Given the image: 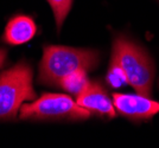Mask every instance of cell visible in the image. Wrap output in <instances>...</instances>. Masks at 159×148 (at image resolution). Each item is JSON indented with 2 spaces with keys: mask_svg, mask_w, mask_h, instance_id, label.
Masks as SVG:
<instances>
[{
  "mask_svg": "<svg viewBox=\"0 0 159 148\" xmlns=\"http://www.w3.org/2000/svg\"><path fill=\"white\" fill-rule=\"evenodd\" d=\"M112 61L119 64L128 84L138 94L150 97L154 80V64L145 49L125 36H118L113 43Z\"/></svg>",
  "mask_w": 159,
  "mask_h": 148,
  "instance_id": "obj_2",
  "label": "cell"
},
{
  "mask_svg": "<svg viewBox=\"0 0 159 148\" xmlns=\"http://www.w3.org/2000/svg\"><path fill=\"white\" fill-rule=\"evenodd\" d=\"M90 111L79 106L70 96L63 94H44L20 108V119L24 120H86L90 117Z\"/></svg>",
  "mask_w": 159,
  "mask_h": 148,
  "instance_id": "obj_4",
  "label": "cell"
},
{
  "mask_svg": "<svg viewBox=\"0 0 159 148\" xmlns=\"http://www.w3.org/2000/svg\"><path fill=\"white\" fill-rule=\"evenodd\" d=\"M36 24L27 15H16L5 28V41L11 45H21L30 41L36 34Z\"/></svg>",
  "mask_w": 159,
  "mask_h": 148,
  "instance_id": "obj_7",
  "label": "cell"
},
{
  "mask_svg": "<svg viewBox=\"0 0 159 148\" xmlns=\"http://www.w3.org/2000/svg\"><path fill=\"white\" fill-rule=\"evenodd\" d=\"M113 104L118 114L131 120H146L159 113V102L151 100L148 96L119 94L113 95Z\"/></svg>",
  "mask_w": 159,
  "mask_h": 148,
  "instance_id": "obj_5",
  "label": "cell"
},
{
  "mask_svg": "<svg viewBox=\"0 0 159 148\" xmlns=\"http://www.w3.org/2000/svg\"><path fill=\"white\" fill-rule=\"evenodd\" d=\"M107 83L109 84V87L114 88V89H118V88L124 87L125 84H127V78L122 69L120 67V65L118 63H115L114 61L111 62V67L109 70L107 72Z\"/></svg>",
  "mask_w": 159,
  "mask_h": 148,
  "instance_id": "obj_10",
  "label": "cell"
},
{
  "mask_svg": "<svg viewBox=\"0 0 159 148\" xmlns=\"http://www.w3.org/2000/svg\"><path fill=\"white\" fill-rule=\"evenodd\" d=\"M5 59H6V51L2 50V49H0V67H2Z\"/></svg>",
  "mask_w": 159,
  "mask_h": 148,
  "instance_id": "obj_11",
  "label": "cell"
},
{
  "mask_svg": "<svg viewBox=\"0 0 159 148\" xmlns=\"http://www.w3.org/2000/svg\"><path fill=\"white\" fill-rule=\"evenodd\" d=\"M100 61L95 50L48 45L39 64L38 80L43 84L57 85L62 77L76 70L90 71Z\"/></svg>",
  "mask_w": 159,
  "mask_h": 148,
  "instance_id": "obj_1",
  "label": "cell"
},
{
  "mask_svg": "<svg viewBox=\"0 0 159 148\" xmlns=\"http://www.w3.org/2000/svg\"><path fill=\"white\" fill-rule=\"evenodd\" d=\"M88 83H89V80H88L86 70H76L62 77L57 85L71 95L77 96L87 87Z\"/></svg>",
  "mask_w": 159,
  "mask_h": 148,
  "instance_id": "obj_8",
  "label": "cell"
},
{
  "mask_svg": "<svg viewBox=\"0 0 159 148\" xmlns=\"http://www.w3.org/2000/svg\"><path fill=\"white\" fill-rule=\"evenodd\" d=\"M76 103L93 114L114 117L116 111L106 90L96 82H89L87 87L76 96Z\"/></svg>",
  "mask_w": 159,
  "mask_h": 148,
  "instance_id": "obj_6",
  "label": "cell"
},
{
  "mask_svg": "<svg viewBox=\"0 0 159 148\" xmlns=\"http://www.w3.org/2000/svg\"><path fill=\"white\" fill-rule=\"evenodd\" d=\"M32 69L25 62L0 75V119L14 117L25 101L36 100Z\"/></svg>",
  "mask_w": 159,
  "mask_h": 148,
  "instance_id": "obj_3",
  "label": "cell"
},
{
  "mask_svg": "<svg viewBox=\"0 0 159 148\" xmlns=\"http://www.w3.org/2000/svg\"><path fill=\"white\" fill-rule=\"evenodd\" d=\"M48 1H49L50 6L52 8L57 28L61 30V27L63 25V21H64L69 11H70V8H71L73 0H48Z\"/></svg>",
  "mask_w": 159,
  "mask_h": 148,
  "instance_id": "obj_9",
  "label": "cell"
}]
</instances>
